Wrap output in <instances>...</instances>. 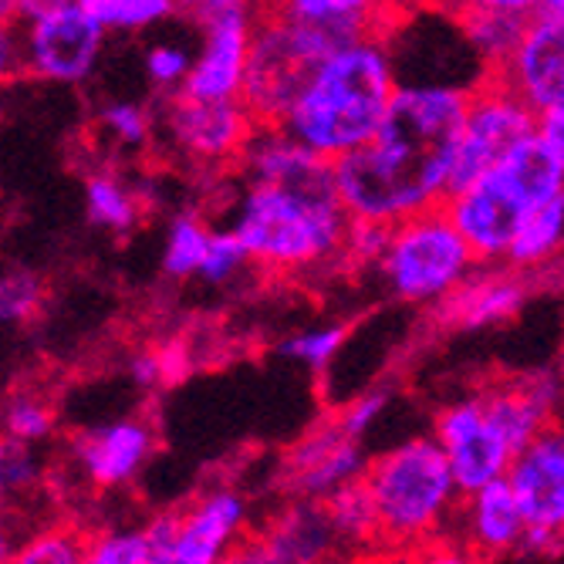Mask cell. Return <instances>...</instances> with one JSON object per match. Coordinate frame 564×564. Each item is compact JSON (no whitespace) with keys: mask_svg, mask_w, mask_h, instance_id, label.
I'll list each match as a JSON object with an SVG mask.
<instances>
[{"mask_svg":"<svg viewBox=\"0 0 564 564\" xmlns=\"http://www.w3.org/2000/svg\"><path fill=\"white\" fill-rule=\"evenodd\" d=\"M152 453H156V433L139 416L98 423L72 436L75 467L98 490H116L132 484Z\"/></svg>","mask_w":564,"mask_h":564,"instance_id":"e0dca14e","label":"cell"},{"mask_svg":"<svg viewBox=\"0 0 564 564\" xmlns=\"http://www.w3.org/2000/svg\"><path fill=\"white\" fill-rule=\"evenodd\" d=\"M98 129L129 152L149 145L152 135H156V122H152L149 109H142L139 101H129V98L106 101V106L98 109Z\"/></svg>","mask_w":564,"mask_h":564,"instance_id":"f546056e","label":"cell"},{"mask_svg":"<svg viewBox=\"0 0 564 564\" xmlns=\"http://www.w3.org/2000/svg\"><path fill=\"white\" fill-rule=\"evenodd\" d=\"M395 88L399 72L386 34H351L307 82L281 129L335 163L379 132Z\"/></svg>","mask_w":564,"mask_h":564,"instance_id":"7a4b0ae2","label":"cell"},{"mask_svg":"<svg viewBox=\"0 0 564 564\" xmlns=\"http://www.w3.org/2000/svg\"><path fill=\"white\" fill-rule=\"evenodd\" d=\"M258 18V8H234L203 24V44L193 55V68L183 85L186 95L240 98Z\"/></svg>","mask_w":564,"mask_h":564,"instance_id":"5bb4252c","label":"cell"},{"mask_svg":"<svg viewBox=\"0 0 564 564\" xmlns=\"http://www.w3.org/2000/svg\"><path fill=\"white\" fill-rule=\"evenodd\" d=\"M37 480V464L28 443H4V487L8 490H28Z\"/></svg>","mask_w":564,"mask_h":564,"instance_id":"ab89813d","label":"cell"},{"mask_svg":"<svg viewBox=\"0 0 564 564\" xmlns=\"http://www.w3.org/2000/svg\"><path fill=\"white\" fill-rule=\"evenodd\" d=\"M341 547V538L328 518L325 500L297 497L281 518H274L261 534L243 538L230 561L243 564H301L325 561Z\"/></svg>","mask_w":564,"mask_h":564,"instance_id":"2e32d148","label":"cell"},{"mask_svg":"<svg viewBox=\"0 0 564 564\" xmlns=\"http://www.w3.org/2000/svg\"><path fill=\"white\" fill-rule=\"evenodd\" d=\"M160 126L183 160L196 166H237L261 122L243 98H196L176 91L166 95Z\"/></svg>","mask_w":564,"mask_h":564,"instance_id":"ba28073f","label":"cell"},{"mask_svg":"<svg viewBox=\"0 0 564 564\" xmlns=\"http://www.w3.org/2000/svg\"><path fill=\"white\" fill-rule=\"evenodd\" d=\"M561 250H564V193L541 203V207H534L524 217L514 243H510L507 264L518 271H538L557 261Z\"/></svg>","mask_w":564,"mask_h":564,"instance_id":"603a6c76","label":"cell"},{"mask_svg":"<svg viewBox=\"0 0 564 564\" xmlns=\"http://www.w3.org/2000/svg\"><path fill=\"white\" fill-rule=\"evenodd\" d=\"M129 379L139 386V389H156V386H166L163 379V358H160V348H145L139 355L129 358Z\"/></svg>","mask_w":564,"mask_h":564,"instance_id":"b9f144b4","label":"cell"},{"mask_svg":"<svg viewBox=\"0 0 564 564\" xmlns=\"http://www.w3.org/2000/svg\"><path fill=\"white\" fill-rule=\"evenodd\" d=\"M366 487L379 514V544L392 551L423 547L456 521L464 490L436 436H413L369 459Z\"/></svg>","mask_w":564,"mask_h":564,"instance_id":"277c9868","label":"cell"},{"mask_svg":"<svg viewBox=\"0 0 564 564\" xmlns=\"http://www.w3.org/2000/svg\"><path fill=\"white\" fill-rule=\"evenodd\" d=\"M494 78L538 116L564 106V14L544 8L531 14L521 44L494 72Z\"/></svg>","mask_w":564,"mask_h":564,"instance_id":"7c38bea8","label":"cell"},{"mask_svg":"<svg viewBox=\"0 0 564 564\" xmlns=\"http://www.w3.org/2000/svg\"><path fill=\"white\" fill-rule=\"evenodd\" d=\"M528 524L564 547V423L544 426L510 464Z\"/></svg>","mask_w":564,"mask_h":564,"instance_id":"9a60e30c","label":"cell"},{"mask_svg":"<svg viewBox=\"0 0 564 564\" xmlns=\"http://www.w3.org/2000/svg\"><path fill=\"white\" fill-rule=\"evenodd\" d=\"M264 11H278L307 24H318L341 37L382 31L395 18L389 0H261Z\"/></svg>","mask_w":564,"mask_h":564,"instance_id":"7402d4cb","label":"cell"},{"mask_svg":"<svg viewBox=\"0 0 564 564\" xmlns=\"http://www.w3.org/2000/svg\"><path fill=\"white\" fill-rule=\"evenodd\" d=\"M477 268V250L459 234L443 203L395 220L379 261L386 288L402 304H440Z\"/></svg>","mask_w":564,"mask_h":564,"instance_id":"8992f818","label":"cell"},{"mask_svg":"<svg viewBox=\"0 0 564 564\" xmlns=\"http://www.w3.org/2000/svg\"><path fill=\"white\" fill-rule=\"evenodd\" d=\"M253 4H261V0H180V11L189 14L203 28L217 14H227L234 8H253Z\"/></svg>","mask_w":564,"mask_h":564,"instance_id":"7bdbcfd3","label":"cell"},{"mask_svg":"<svg viewBox=\"0 0 564 564\" xmlns=\"http://www.w3.org/2000/svg\"><path fill=\"white\" fill-rule=\"evenodd\" d=\"M386 405H389V392H382V389L362 392L358 399H351L345 409H338V423H341V430L348 436L362 440L376 426V420L386 413Z\"/></svg>","mask_w":564,"mask_h":564,"instance_id":"74e56055","label":"cell"},{"mask_svg":"<svg viewBox=\"0 0 564 564\" xmlns=\"http://www.w3.org/2000/svg\"><path fill=\"white\" fill-rule=\"evenodd\" d=\"M345 37L278 11H264L253 28L250 62L240 98L261 126H281L294 101Z\"/></svg>","mask_w":564,"mask_h":564,"instance_id":"5b68a950","label":"cell"},{"mask_svg":"<svg viewBox=\"0 0 564 564\" xmlns=\"http://www.w3.org/2000/svg\"><path fill=\"white\" fill-rule=\"evenodd\" d=\"M389 4L399 11V8H409V4H420V0H389Z\"/></svg>","mask_w":564,"mask_h":564,"instance_id":"c3c4849f","label":"cell"},{"mask_svg":"<svg viewBox=\"0 0 564 564\" xmlns=\"http://www.w3.org/2000/svg\"><path fill=\"white\" fill-rule=\"evenodd\" d=\"M541 8H544V11H554V14H564V0H544Z\"/></svg>","mask_w":564,"mask_h":564,"instance_id":"7dc6e473","label":"cell"},{"mask_svg":"<svg viewBox=\"0 0 564 564\" xmlns=\"http://www.w3.org/2000/svg\"><path fill=\"white\" fill-rule=\"evenodd\" d=\"M85 541L88 538H82L68 528H47V531H37L34 538H28L21 544V551L14 554V561H21V564H78V561H85Z\"/></svg>","mask_w":564,"mask_h":564,"instance_id":"d6a6232c","label":"cell"},{"mask_svg":"<svg viewBox=\"0 0 564 564\" xmlns=\"http://www.w3.org/2000/svg\"><path fill=\"white\" fill-rule=\"evenodd\" d=\"M534 129H538V112L528 109L524 101L507 85H500L494 75L474 85L464 132H459L449 196L456 189L470 186L474 180H480L484 173H490L507 152Z\"/></svg>","mask_w":564,"mask_h":564,"instance_id":"9c48e42d","label":"cell"},{"mask_svg":"<svg viewBox=\"0 0 564 564\" xmlns=\"http://www.w3.org/2000/svg\"><path fill=\"white\" fill-rule=\"evenodd\" d=\"M109 34H135L180 14V0H78Z\"/></svg>","mask_w":564,"mask_h":564,"instance_id":"83f0119b","label":"cell"},{"mask_svg":"<svg viewBox=\"0 0 564 564\" xmlns=\"http://www.w3.org/2000/svg\"><path fill=\"white\" fill-rule=\"evenodd\" d=\"M449 14L464 11H510V14H538L544 0H440Z\"/></svg>","mask_w":564,"mask_h":564,"instance_id":"60d3db41","label":"cell"},{"mask_svg":"<svg viewBox=\"0 0 564 564\" xmlns=\"http://www.w3.org/2000/svg\"><path fill=\"white\" fill-rule=\"evenodd\" d=\"M328 518L341 538V547H372L379 544V514L366 480H351L325 497Z\"/></svg>","mask_w":564,"mask_h":564,"instance_id":"484cf974","label":"cell"},{"mask_svg":"<svg viewBox=\"0 0 564 564\" xmlns=\"http://www.w3.org/2000/svg\"><path fill=\"white\" fill-rule=\"evenodd\" d=\"M538 132L551 142V149L557 152L561 163H564V106H557V109L538 116Z\"/></svg>","mask_w":564,"mask_h":564,"instance_id":"f6af8a7d","label":"cell"},{"mask_svg":"<svg viewBox=\"0 0 564 564\" xmlns=\"http://www.w3.org/2000/svg\"><path fill=\"white\" fill-rule=\"evenodd\" d=\"M443 207L477 250L480 264H507L510 243H514L524 217L534 210L531 199L497 166L470 186L446 196Z\"/></svg>","mask_w":564,"mask_h":564,"instance_id":"8fae6325","label":"cell"},{"mask_svg":"<svg viewBox=\"0 0 564 564\" xmlns=\"http://www.w3.org/2000/svg\"><path fill=\"white\" fill-rule=\"evenodd\" d=\"M145 538L152 547V564H173L176 538H180V510H166L145 524Z\"/></svg>","mask_w":564,"mask_h":564,"instance_id":"f35d334b","label":"cell"},{"mask_svg":"<svg viewBox=\"0 0 564 564\" xmlns=\"http://www.w3.org/2000/svg\"><path fill=\"white\" fill-rule=\"evenodd\" d=\"M487 416L503 433V440L518 453L554 423V409L561 402V379L551 372H531L524 379L480 389Z\"/></svg>","mask_w":564,"mask_h":564,"instance_id":"44dd1931","label":"cell"},{"mask_svg":"<svg viewBox=\"0 0 564 564\" xmlns=\"http://www.w3.org/2000/svg\"><path fill=\"white\" fill-rule=\"evenodd\" d=\"M392 224L386 220H369V217H351L345 230V264H376L389 247Z\"/></svg>","mask_w":564,"mask_h":564,"instance_id":"d590c367","label":"cell"},{"mask_svg":"<svg viewBox=\"0 0 564 564\" xmlns=\"http://www.w3.org/2000/svg\"><path fill=\"white\" fill-rule=\"evenodd\" d=\"M189 68H193V55L180 44H152L145 51V75L160 95L183 91Z\"/></svg>","mask_w":564,"mask_h":564,"instance_id":"e575fe53","label":"cell"},{"mask_svg":"<svg viewBox=\"0 0 564 564\" xmlns=\"http://www.w3.org/2000/svg\"><path fill=\"white\" fill-rule=\"evenodd\" d=\"M44 301V284L31 271H8L4 284H0V318L8 325L28 322Z\"/></svg>","mask_w":564,"mask_h":564,"instance_id":"8d00e7d4","label":"cell"},{"mask_svg":"<svg viewBox=\"0 0 564 564\" xmlns=\"http://www.w3.org/2000/svg\"><path fill=\"white\" fill-rule=\"evenodd\" d=\"M528 271L510 264H480L453 294L436 304V318L456 332H480L514 318L528 301Z\"/></svg>","mask_w":564,"mask_h":564,"instance_id":"ffe728a7","label":"cell"},{"mask_svg":"<svg viewBox=\"0 0 564 564\" xmlns=\"http://www.w3.org/2000/svg\"><path fill=\"white\" fill-rule=\"evenodd\" d=\"M247 531V500L237 490L214 487L180 507V538L173 564H217L237 554Z\"/></svg>","mask_w":564,"mask_h":564,"instance_id":"d6986e66","label":"cell"},{"mask_svg":"<svg viewBox=\"0 0 564 564\" xmlns=\"http://www.w3.org/2000/svg\"><path fill=\"white\" fill-rule=\"evenodd\" d=\"M160 358H163V379H166V386H173V382H180V379L186 376V369H189V355H186L183 341L163 345V348H160Z\"/></svg>","mask_w":564,"mask_h":564,"instance_id":"ee69618b","label":"cell"},{"mask_svg":"<svg viewBox=\"0 0 564 564\" xmlns=\"http://www.w3.org/2000/svg\"><path fill=\"white\" fill-rule=\"evenodd\" d=\"M348 338V328L345 325H322V328H307V332H297L291 338L281 341V355L291 358L297 366H307L312 372H322L335 362V355L341 351Z\"/></svg>","mask_w":564,"mask_h":564,"instance_id":"4dcf8cb0","label":"cell"},{"mask_svg":"<svg viewBox=\"0 0 564 564\" xmlns=\"http://www.w3.org/2000/svg\"><path fill=\"white\" fill-rule=\"evenodd\" d=\"M369 459L362 453V440L341 430L338 416L322 420L307 430L284 456V477L294 497L325 500L338 487L362 480Z\"/></svg>","mask_w":564,"mask_h":564,"instance_id":"4fadbf2b","label":"cell"},{"mask_svg":"<svg viewBox=\"0 0 564 564\" xmlns=\"http://www.w3.org/2000/svg\"><path fill=\"white\" fill-rule=\"evenodd\" d=\"M433 436L440 440L464 494L507 477L518 456V449L503 440V433L487 416L480 392L446 402L433 420Z\"/></svg>","mask_w":564,"mask_h":564,"instance_id":"30bf717a","label":"cell"},{"mask_svg":"<svg viewBox=\"0 0 564 564\" xmlns=\"http://www.w3.org/2000/svg\"><path fill=\"white\" fill-rule=\"evenodd\" d=\"M210 240H214V230L199 214H193V210L176 214L170 224V234H166V247H163V274L173 281L199 278Z\"/></svg>","mask_w":564,"mask_h":564,"instance_id":"4316f807","label":"cell"},{"mask_svg":"<svg viewBox=\"0 0 564 564\" xmlns=\"http://www.w3.org/2000/svg\"><path fill=\"white\" fill-rule=\"evenodd\" d=\"M528 528V514L510 477L490 480L480 490L464 494L453 521L456 538L464 541V547H470V554L480 557L518 554L524 547Z\"/></svg>","mask_w":564,"mask_h":564,"instance_id":"ac0fdd59","label":"cell"},{"mask_svg":"<svg viewBox=\"0 0 564 564\" xmlns=\"http://www.w3.org/2000/svg\"><path fill=\"white\" fill-rule=\"evenodd\" d=\"M345 210L338 180L332 183H247L234 230L250 261L274 274H304L345 261Z\"/></svg>","mask_w":564,"mask_h":564,"instance_id":"3957f363","label":"cell"},{"mask_svg":"<svg viewBox=\"0 0 564 564\" xmlns=\"http://www.w3.org/2000/svg\"><path fill=\"white\" fill-rule=\"evenodd\" d=\"M85 210L95 227L129 237L145 214V196L116 173H95L85 183Z\"/></svg>","mask_w":564,"mask_h":564,"instance_id":"d4e9b609","label":"cell"},{"mask_svg":"<svg viewBox=\"0 0 564 564\" xmlns=\"http://www.w3.org/2000/svg\"><path fill=\"white\" fill-rule=\"evenodd\" d=\"M88 564H152V547L145 528L132 531H101L85 541Z\"/></svg>","mask_w":564,"mask_h":564,"instance_id":"1f68e13d","label":"cell"},{"mask_svg":"<svg viewBox=\"0 0 564 564\" xmlns=\"http://www.w3.org/2000/svg\"><path fill=\"white\" fill-rule=\"evenodd\" d=\"M456 21L487 75H494L514 55V47L521 44L528 28V14H510V11H464L456 14Z\"/></svg>","mask_w":564,"mask_h":564,"instance_id":"cb8c5ba5","label":"cell"},{"mask_svg":"<svg viewBox=\"0 0 564 564\" xmlns=\"http://www.w3.org/2000/svg\"><path fill=\"white\" fill-rule=\"evenodd\" d=\"M58 4H68V0H18V11H14V21L8 24H18V21H28V18H37L51 8H58Z\"/></svg>","mask_w":564,"mask_h":564,"instance_id":"bcb514c9","label":"cell"},{"mask_svg":"<svg viewBox=\"0 0 564 564\" xmlns=\"http://www.w3.org/2000/svg\"><path fill=\"white\" fill-rule=\"evenodd\" d=\"M470 91L459 82H399L379 132L335 160L345 210L395 224L446 203Z\"/></svg>","mask_w":564,"mask_h":564,"instance_id":"6da1fadb","label":"cell"},{"mask_svg":"<svg viewBox=\"0 0 564 564\" xmlns=\"http://www.w3.org/2000/svg\"><path fill=\"white\" fill-rule=\"evenodd\" d=\"M21 34V72L51 85H85L106 47L101 28L78 0L14 24Z\"/></svg>","mask_w":564,"mask_h":564,"instance_id":"52a82bcc","label":"cell"},{"mask_svg":"<svg viewBox=\"0 0 564 564\" xmlns=\"http://www.w3.org/2000/svg\"><path fill=\"white\" fill-rule=\"evenodd\" d=\"M247 264H253V261H250V250L240 240V234L234 227L230 230H214L207 261H203V268H199V281H207V284H227Z\"/></svg>","mask_w":564,"mask_h":564,"instance_id":"836d02e7","label":"cell"},{"mask_svg":"<svg viewBox=\"0 0 564 564\" xmlns=\"http://www.w3.org/2000/svg\"><path fill=\"white\" fill-rule=\"evenodd\" d=\"M55 426H58V413L47 399L31 395V392H18L8 399V409H4L8 440L37 446V443L55 436Z\"/></svg>","mask_w":564,"mask_h":564,"instance_id":"f1b7e54d","label":"cell"}]
</instances>
